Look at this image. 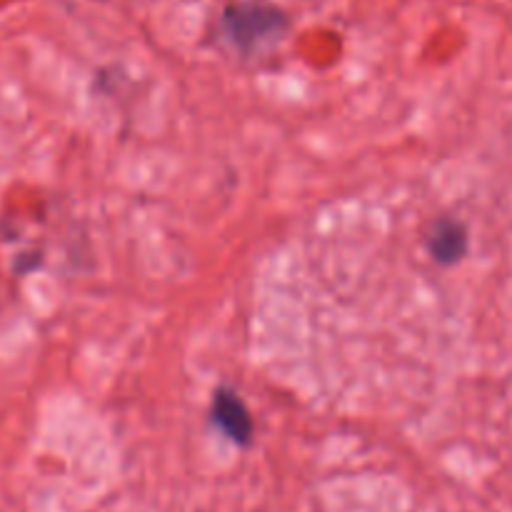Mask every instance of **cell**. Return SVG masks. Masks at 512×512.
<instances>
[{
  "mask_svg": "<svg viewBox=\"0 0 512 512\" xmlns=\"http://www.w3.org/2000/svg\"><path fill=\"white\" fill-rule=\"evenodd\" d=\"M215 418H218L220 428L235 440H245L250 435V420L243 405L233 398V395H218L215 398Z\"/></svg>",
  "mask_w": 512,
  "mask_h": 512,
  "instance_id": "7a4b0ae2",
  "label": "cell"
},
{
  "mask_svg": "<svg viewBox=\"0 0 512 512\" xmlns=\"http://www.w3.org/2000/svg\"><path fill=\"white\" fill-rule=\"evenodd\" d=\"M223 33L235 48L255 50L258 45L270 43L288 28V15L265 0H238L225 8Z\"/></svg>",
  "mask_w": 512,
  "mask_h": 512,
  "instance_id": "6da1fadb",
  "label": "cell"
},
{
  "mask_svg": "<svg viewBox=\"0 0 512 512\" xmlns=\"http://www.w3.org/2000/svg\"><path fill=\"white\" fill-rule=\"evenodd\" d=\"M430 248H433L435 258L443 260V263H453L463 255L465 250V230L463 225L453 223V220H445L435 228L433 240H430Z\"/></svg>",
  "mask_w": 512,
  "mask_h": 512,
  "instance_id": "3957f363",
  "label": "cell"
}]
</instances>
